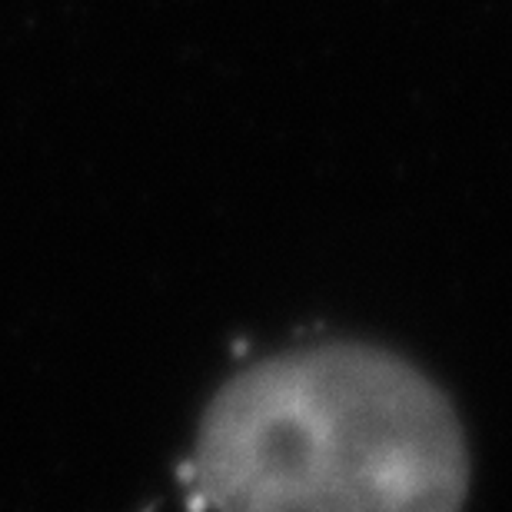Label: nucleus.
I'll return each mask as SVG.
<instances>
[{"label":"nucleus","mask_w":512,"mask_h":512,"mask_svg":"<svg viewBox=\"0 0 512 512\" xmlns=\"http://www.w3.org/2000/svg\"><path fill=\"white\" fill-rule=\"evenodd\" d=\"M187 486L210 512H463L469 446L453 399L419 366L330 340L217 389Z\"/></svg>","instance_id":"1"}]
</instances>
